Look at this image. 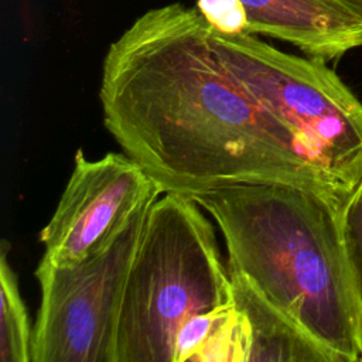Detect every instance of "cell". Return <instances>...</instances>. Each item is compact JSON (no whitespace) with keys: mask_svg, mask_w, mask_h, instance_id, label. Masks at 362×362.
Returning a JSON list of instances; mask_svg holds the SVG:
<instances>
[{"mask_svg":"<svg viewBox=\"0 0 362 362\" xmlns=\"http://www.w3.org/2000/svg\"><path fill=\"white\" fill-rule=\"evenodd\" d=\"M99 98L107 132L161 194L284 182L338 211L348 201L223 65L197 6L139 16L106 51Z\"/></svg>","mask_w":362,"mask_h":362,"instance_id":"6da1fadb","label":"cell"},{"mask_svg":"<svg viewBox=\"0 0 362 362\" xmlns=\"http://www.w3.org/2000/svg\"><path fill=\"white\" fill-rule=\"evenodd\" d=\"M215 221L228 272L243 274L339 362L362 356V298L339 211L284 182H246L192 198Z\"/></svg>","mask_w":362,"mask_h":362,"instance_id":"7a4b0ae2","label":"cell"},{"mask_svg":"<svg viewBox=\"0 0 362 362\" xmlns=\"http://www.w3.org/2000/svg\"><path fill=\"white\" fill-rule=\"evenodd\" d=\"M233 307L212 223L194 199L161 194L148 209L122 288L113 362H174L199 321Z\"/></svg>","mask_w":362,"mask_h":362,"instance_id":"3957f363","label":"cell"},{"mask_svg":"<svg viewBox=\"0 0 362 362\" xmlns=\"http://www.w3.org/2000/svg\"><path fill=\"white\" fill-rule=\"evenodd\" d=\"M212 45L239 83L349 199L362 177V102L335 71L322 59L280 51L249 33L212 28Z\"/></svg>","mask_w":362,"mask_h":362,"instance_id":"277c9868","label":"cell"},{"mask_svg":"<svg viewBox=\"0 0 362 362\" xmlns=\"http://www.w3.org/2000/svg\"><path fill=\"white\" fill-rule=\"evenodd\" d=\"M151 204L106 249L76 264L41 257L33 362H113L120 294Z\"/></svg>","mask_w":362,"mask_h":362,"instance_id":"5b68a950","label":"cell"},{"mask_svg":"<svg viewBox=\"0 0 362 362\" xmlns=\"http://www.w3.org/2000/svg\"><path fill=\"white\" fill-rule=\"evenodd\" d=\"M160 195L151 177L124 153L89 160L78 148L71 177L40 233L42 259L71 266L102 252Z\"/></svg>","mask_w":362,"mask_h":362,"instance_id":"8992f818","label":"cell"},{"mask_svg":"<svg viewBox=\"0 0 362 362\" xmlns=\"http://www.w3.org/2000/svg\"><path fill=\"white\" fill-rule=\"evenodd\" d=\"M247 33L293 44L325 62L362 47V20L332 0H240Z\"/></svg>","mask_w":362,"mask_h":362,"instance_id":"52a82bcc","label":"cell"},{"mask_svg":"<svg viewBox=\"0 0 362 362\" xmlns=\"http://www.w3.org/2000/svg\"><path fill=\"white\" fill-rule=\"evenodd\" d=\"M239 320L240 361L339 362L240 273L229 272Z\"/></svg>","mask_w":362,"mask_h":362,"instance_id":"ba28073f","label":"cell"},{"mask_svg":"<svg viewBox=\"0 0 362 362\" xmlns=\"http://www.w3.org/2000/svg\"><path fill=\"white\" fill-rule=\"evenodd\" d=\"M8 252L10 246L3 240L0 255V361L33 362L34 328L30 324Z\"/></svg>","mask_w":362,"mask_h":362,"instance_id":"9c48e42d","label":"cell"},{"mask_svg":"<svg viewBox=\"0 0 362 362\" xmlns=\"http://www.w3.org/2000/svg\"><path fill=\"white\" fill-rule=\"evenodd\" d=\"M339 226L362 298V177L339 214Z\"/></svg>","mask_w":362,"mask_h":362,"instance_id":"30bf717a","label":"cell"},{"mask_svg":"<svg viewBox=\"0 0 362 362\" xmlns=\"http://www.w3.org/2000/svg\"><path fill=\"white\" fill-rule=\"evenodd\" d=\"M197 8L216 31L247 33V14L240 0H197Z\"/></svg>","mask_w":362,"mask_h":362,"instance_id":"8fae6325","label":"cell"},{"mask_svg":"<svg viewBox=\"0 0 362 362\" xmlns=\"http://www.w3.org/2000/svg\"><path fill=\"white\" fill-rule=\"evenodd\" d=\"M362 20V0H332Z\"/></svg>","mask_w":362,"mask_h":362,"instance_id":"7c38bea8","label":"cell"},{"mask_svg":"<svg viewBox=\"0 0 362 362\" xmlns=\"http://www.w3.org/2000/svg\"><path fill=\"white\" fill-rule=\"evenodd\" d=\"M359 361H362V356H361V359H359Z\"/></svg>","mask_w":362,"mask_h":362,"instance_id":"4fadbf2b","label":"cell"}]
</instances>
